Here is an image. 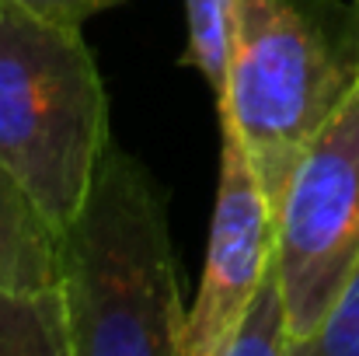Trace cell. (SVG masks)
I'll return each mask as SVG.
<instances>
[{"label":"cell","mask_w":359,"mask_h":356,"mask_svg":"<svg viewBox=\"0 0 359 356\" xmlns=\"http://www.w3.org/2000/svg\"><path fill=\"white\" fill-rule=\"evenodd\" d=\"M290 353H293L290 315H286V301H283V286H279V272H276V258H272V269L265 272V279L258 283V290L244 304L238 325L220 343L217 356H290Z\"/></svg>","instance_id":"8"},{"label":"cell","mask_w":359,"mask_h":356,"mask_svg":"<svg viewBox=\"0 0 359 356\" xmlns=\"http://www.w3.org/2000/svg\"><path fill=\"white\" fill-rule=\"evenodd\" d=\"M293 356H359V258L321 329Z\"/></svg>","instance_id":"10"},{"label":"cell","mask_w":359,"mask_h":356,"mask_svg":"<svg viewBox=\"0 0 359 356\" xmlns=\"http://www.w3.org/2000/svg\"><path fill=\"white\" fill-rule=\"evenodd\" d=\"M14 4H21V7H28V11H35V14L56 21V25H74V28H81L88 18H95L98 11L116 7L122 0H14Z\"/></svg>","instance_id":"11"},{"label":"cell","mask_w":359,"mask_h":356,"mask_svg":"<svg viewBox=\"0 0 359 356\" xmlns=\"http://www.w3.org/2000/svg\"><path fill=\"white\" fill-rule=\"evenodd\" d=\"M109 140L105 84L81 28L0 0V164L56 231Z\"/></svg>","instance_id":"2"},{"label":"cell","mask_w":359,"mask_h":356,"mask_svg":"<svg viewBox=\"0 0 359 356\" xmlns=\"http://www.w3.org/2000/svg\"><path fill=\"white\" fill-rule=\"evenodd\" d=\"M356 7H359V0H356Z\"/></svg>","instance_id":"12"},{"label":"cell","mask_w":359,"mask_h":356,"mask_svg":"<svg viewBox=\"0 0 359 356\" xmlns=\"http://www.w3.org/2000/svg\"><path fill=\"white\" fill-rule=\"evenodd\" d=\"M356 258L359 77L297 161L276 210V272L290 315L293 353L321 329Z\"/></svg>","instance_id":"4"},{"label":"cell","mask_w":359,"mask_h":356,"mask_svg":"<svg viewBox=\"0 0 359 356\" xmlns=\"http://www.w3.org/2000/svg\"><path fill=\"white\" fill-rule=\"evenodd\" d=\"M0 353L70 356L60 290L32 297L0 286Z\"/></svg>","instance_id":"7"},{"label":"cell","mask_w":359,"mask_h":356,"mask_svg":"<svg viewBox=\"0 0 359 356\" xmlns=\"http://www.w3.org/2000/svg\"><path fill=\"white\" fill-rule=\"evenodd\" d=\"M234 11H238V0H185L189 46L182 53V63L196 67L217 95L224 88L227 63H231Z\"/></svg>","instance_id":"9"},{"label":"cell","mask_w":359,"mask_h":356,"mask_svg":"<svg viewBox=\"0 0 359 356\" xmlns=\"http://www.w3.org/2000/svg\"><path fill=\"white\" fill-rule=\"evenodd\" d=\"M220 182L199 294L185 311L178 356H217L276 258V217L238 133L220 119Z\"/></svg>","instance_id":"5"},{"label":"cell","mask_w":359,"mask_h":356,"mask_svg":"<svg viewBox=\"0 0 359 356\" xmlns=\"http://www.w3.org/2000/svg\"><path fill=\"white\" fill-rule=\"evenodd\" d=\"M60 231L0 164V286L14 294H53Z\"/></svg>","instance_id":"6"},{"label":"cell","mask_w":359,"mask_h":356,"mask_svg":"<svg viewBox=\"0 0 359 356\" xmlns=\"http://www.w3.org/2000/svg\"><path fill=\"white\" fill-rule=\"evenodd\" d=\"M359 53L346 49L314 0H238L220 119L238 133L276 217L286 182L346 102Z\"/></svg>","instance_id":"3"},{"label":"cell","mask_w":359,"mask_h":356,"mask_svg":"<svg viewBox=\"0 0 359 356\" xmlns=\"http://www.w3.org/2000/svg\"><path fill=\"white\" fill-rule=\"evenodd\" d=\"M56 286L70 356H178L185 308L164 192L112 140L60 228Z\"/></svg>","instance_id":"1"}]
</instances>
